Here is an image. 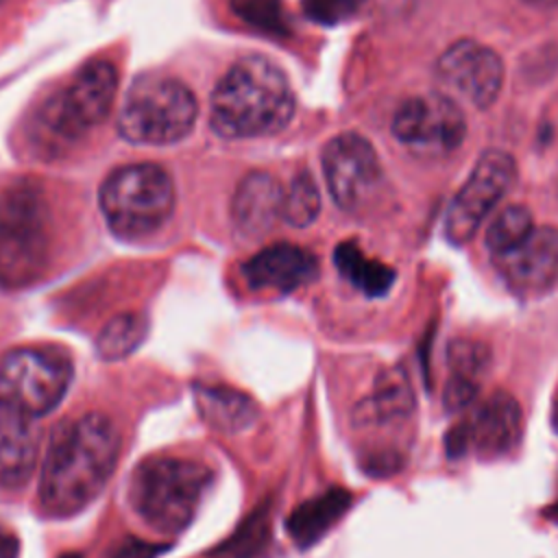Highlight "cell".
I'll return each instance as SVG.
<instances>
[{
    "label": "cell",
    "instance_id": "obj_1",
    "mask_svg": "<svg viewBox=\"0 0 558 558\" xmlns=\"http://www.w3.org/2000/svg\"><path fill=\"white\" fill-rule=\"evenodd\" d=\"M120 436L105 414L68 421L52 434L39 480V504L52 517L83 510L109 482Z\"/></svg>",
    "mask_w": 558,
    "mask_h": 558
},
{
    "label": "cell",
    "instance_id": "obj_2",
    "mask_svg": "<svg viewBox=\"0 0 558 558\" xmlns=\"http://www.w3.org/2000/svg\"><path fill=\"white\" fill-rule=\"evenodd\" d=\"M294 105V92L281 68L262 54H248L238 59L214 87L209 124L229 140L266 137L288 126Z\"/></svg>",
    "mask_w": 558,
    "mask_h": 558
},
{
    "label": "cell",
    "instance_id": "obj_3",
    "mask_svg": "<svg viewBox=\"0 0 558 558\" xmlns=\"http://www.w3.org/2000/svg\"><path fill=\"white\" fill-rule=\"evenodd\" d=\"M214 471L196 460L155 456L142 460L129 480V504L157 532L177 534L194 519Z\"/></svg>",
    "mask_w": 558,
    "mask_h": 558
},
{
    "label": "cell",
    "instance_id": "obj_4",
    "mask_svg": "<svg viewBox=\"0 0 558 558\" xmlns=\"http://www.w3.org/2000/svg\"><path fill=\"white\" fill-rule=\"evenodd\" d=\"M50 231L41 190L15 181L0 196V286L9 290L35 283L48 266Z\"/></svg>",
    "mask_w": 558,
    "mask_h": 558
},
{
    "label": "cell",
    "instance_id": "obj_5",
    "mask_svg": "<svg viewBox=\"0 0 558 558\" xmlns=\"http://www.w3.org/2000/svg\"><path fill=\"white\" fill-rule=\"evenodd\" d=\"M198 105L187 85L172 76H140L118 111V133L131 144L166 146L183 140L196 122Z\"/></svg>",
    "mask_w": 558,
    "mask_h": 558
},
{
    "label": "cell",
    "instance_id": "obj_6",
    "mask_svg": "<svg viewBox=\"0 0 558 558\" xmlns=\"http://www.w3.org/2000/svg\"><path fill=\"white\" fill-rule=\"evenodd\" d=\"M100 209L109 229L122 238H142L172 216L174 183L157 163L116 168L100 187Z\"/></svg>",
    "mask_w": 558,
    "mask_h": 558
},
{
    "label": "cell",
    "instance_id": "obj_7",
    "mask_svg": "<svg viewBox=\"0 0 558 558\" xmlns=\"http://www.w3.org/2000/svg\"><path fill=\"white\" fill-rule=\"evenodd\" d=\"M72 364L61 353L17 347L0 355V408L31 418L52 412L72 384Z\"/></svg>",
    "mask_w": 558,
    "mask_h": 558
},
{
    "label": "cell",
    "instance_id": "obj_8",
    "mask_svg": "<svg viewBox=\"0 0 558 558\" xmlns=\"http://www.w3.org/2000/svg\"><path fill=\"white\" fill-rule=\"evenodd\" d=\"M116 87V68L105 59L89 61L61 92L46 100L41 126L61 142L83 137L109 116Z\"/></svg>",
    "mask_w": 558,
    "mask_h": 558
},
{
    "label": "cell",
    "instance_id": "obj_9",
    "mask_svg": "<svg viewBox=\"0 0 558 558\" xmlns=\"http://www.w3.org/2000/svg\"><path fill=\"white\" fill-rule=\"evenodd\" d=\"M523 436V414L519 401L497 390L469 412L447 432L445 451L458 460L469 453L480 460H499L510 456Z\"/></svg>",
    "mask_w": 558,
    "mask_h": 558
},
{
    "label": "cell",
    "instance_id": "obj_10",
    "mask_svg": "<svg viewBox=\"0 0 558 558\" xmlns=\"http://www.w3.org/2000/svg\"><path fill=\"white\" fill-rule=\"evenodd\" d=\"M514 179L517 163L510 153L499 148L484 150L447 207L445 238L456 246L466 244L477 233L490 209L512 187Z\"/></svg>",
    "mask_w": 558,
    "mask_h": 558
},
{
    "label": "cell",
    "instance_id": "obj_11",
    "mask_svg": "<svg viewBox=\"0 0 558 558\" xmlns=\"http://www.w3.org/2000/svg\"><path fill=\"white\" fill-rule=\"evenodd\" d=\"M392 135L418 155H447L466 135V118L447 92L405 98L392 116Z\"/></svg>",
    "mask_w": 558,
    "mask_h": 558
},
{
    "label": "cell",
    "instance_id": "obj_12",
    "mask_svg": "<svg viewBox=\"0 0 558 558\" xmlns=\"http://www.w3.org/2000/svg\"><path fill=\"white\" fill-rule=\"evenodd\" d=\"M323 172L333 203L351 214L364 209L384 181L373 144L353 131L340 133L325 144Z\"/></svg>",
    "mask_w": 558,
    "mask_h": 558
},
{
    "label": "cell",
    "instance_id": "obj_13",
    "mask_svg": "<svg viewBox=\"0 0 558 558\" xmlns=\"http://www.w3.org/2000/svg\"><path fill=\"white\" fill-rule=\"evenodd\" d=\"M436 76L475 109H488L504 87L501 57L473 39L453 41L436 61Z\"/></svg>",
    "mask_w": 558,
    "mask_h": 558
},
{
    "label": "cell",
    "instance_id": "obj_14",
    "mask_svg": "<svg viewBox=\"0 0 558 558\" xmlns=\"http://www.w3.org/2000/svg\"><path fill=\"white\" fill-rule=\"evenodd\" d=\"M493 264L514 294L523 299L538 296L558 279V231L534 227L519 246L493 255Z\"/></svg>",
    "mask_w": 558,
    "mask_h": 558
},
{
    "label": "cell",
    "instance_id": "obj_15",
    "mask_svg": "<svg viewBox=\"0 0 558 558\" xmlns=\"http://www.w3.org/2000/svg\"><path fill=\"white\" fill-rule=\"evenodd\" d=\"M242 275L255 292L288 294L318 277V259L303 246L279 242L246 259Z\"/></svg>",
    "mask_w": 558,
    "mask_h": 558
},
{
    "label": "cell",
    "instance_id": "obj_16",
    "mask_svg": "<svg viewBox=\"0 0 558 558\" xmlns=\"http://www.w3.org/2000/svg\"><path fill=\"white\" fill-rule=\"evenodd\" d=\"M283 207V187L281 183L264 172H248L235 187L231 216L235 229L246 238L266 235L275 222L281 218Z\"/></svg>",
    "mask_w": 558,
    "mask_h": 558
},
{
    "label": "cell",
    "instance_id": "obj_17",
    "mask_svg": "<svg viewBox=\"0 0 558 558\" xmlns=\"http://www.w3.org/2000/svg\"><path fill=\"white\" fill-rule=\"evenodd\" d=\"M41 432L31 416L0 408V486L20 488L28 482L37 456Z\"/></svg>",
    "mask_w": 558,
    "mask_h": 558
},
{
    "label": "cell",
    "instance_id": "obj_18",
    "mask_svg": "<svg viewBox=\"0 0 558 558\" xmlns=\"http://www.w3.org/2000/svg\"><path fill=\"white\" fill-rule=\"evenodd\" d=\"M414 392L403 368L392 366L379 373L373 392L355 408L357 425H403L414 414Z\"/></svg>",
    "mask_w": 558,
    "mask_h": 558
},
{
    "label": "cell",
    "instance_id": "obj_19",
    "mask_svg": "<svg viewBox=\"0 0 558 558\" xmlns=\"http://www.w3.org/2000/svg\"><path fill=\"white\" fill-rule=\"evenodd\" d=\"M194 401L201 418L211 429L227 434L246 429L257 416L255 403L248 395L222 384H196Z\"/></svg>",
    "mask_w": 558,
    "mask_h": 558
},
{
    "label": "cell",
    "instance_id": "obj_20",
    "mask_svg": "<svg viewBox=\"0 0 558 558\" xmlns=\"http://www.w3.org/2000/svg\"><path fill=\"white\" fill-rule=\"evenodd\" d=\"M353 495L344 488H329L314 499L303 501L286 521L288 534L299 547H310L320 541L349 510Z\"/></svg>",
    "mask_w": 558,
    "mask_h": 558
},
{
    "label": "cell",
    "instance_id": "obj_21",
    "mask_svg": "<svg viewBox=\"0 0 558 558\" xmlns=\"http://www.w3.org/2000/svg\"><path fill=\"white\" fill-rule=\"evenodd\" d=\"M333 264L338 268V272L353 286L357 288L362 294L371 296V299H377V296H384L397 275L390 266L368 257L353 240H347V242H340L333 251Z\"/></svg>",
    "mask_w": 558,
    "mask_h": 558
},
{
    "label": "cell",
    "instance_id": "obj_22",
    "mask_svg": "<svg viewBox=\"0 0 558 558\" xmlns=\"http://www.w3.org/2000/svg\"><path fill=\"white\" fill-rule=\"evenodd\" d=\"M148 333V318L140 312H122L113 316L96 338V351L102 360H124Z\"/></svg>",
    "mask_w": 558,
    "mask_h": 558
},
{
    "label": "cell",
    "instance_id": "obj_23",
    "mask_svg": "<svg viewBox=\"0 0 558 558\" xmlns=\"http://www.w3.org/2000/svg\"><path fill=\"white\" fill-rule=\"evenodd\" d=\"M532 231H534L532 211L525 205H508L486 227L484 242L493 255H501L519 246Z\"/></svg>",
    "mask_w": 558,
    "mask_h": 558
},
{
    "label": "cell",
    "instance_id": "obj_24",
    "mask_svg": "<svg viewBox=\"0 0 558 558\" xmlns=\"http://www.w3.org/2000/svg\"><path fill=\"white\" fill-rule=\"evenodd\" d=\"M320 211V194L316 181L307 170H301L292 177L288 187L283 190V207L281 218L292 227H307L316 220Z\"/></svg>",
    "mask_w": 558,
    "mask_h": 558
},
{
    "label": "cell",
    "instance_id": "obj_25",
    "mask_svg": "<svg viewBox=\"0 0 558 558\" xmlns=\"http://www.w3.org/2000/svg\"><path fill=\"white\" fill-rule=\"evenodd\" d=\"M447 364L449 375L480 384L490 366V347L475 338H456L447 347Z\"/></svg>",
    "mask_w": 558,
    "mask_h": 558
},
{
    "label": "cell",
    "instance_id": "obj_26",
    "mask_svg": "<svg viewBox=\"0 0 558 558\" xmlns=\"http://www.w3.org/2000/svg\"><path fill=\"white\" fill-rule=\"evenodd\" d=\"M270 536V523H268V512L264 508L251 512V517L238 527V532L227 538L220 549H216L218 556L225 558H253L257 556Z\"/></svg>",
    "mask_w": 558,
    "mask_h": 558
},
{
    "label": "cell",
    "instance_id": "obj_27",
    "mask_svg": "<svg viewBox=\"0 0 558 558\" xmlns=\"http://www.w3.org/2000/svg\"><path fill=\"white\" fill-rule=\"evenodd\" d=\"M233 11L240 20L266 33L283 31V15L279 9V0H231Z\"/></svg>",
    "mask_w": 558,
    "mask_h": 558
},
{
    "label": "cell",
    "instance_id": "obj_28",
    "mask_svg": "<svg viewBox=\"0 0 558 558\" xmlns=\"http://www.w3.org/2000/svg\"><path fill=\"white\" fill-rule=\"evenodd\" d=\"M366 0H303L307 15L323 24H336L351 17Z\"/></svg>",
    "mask_w": 558,
    "mask_h": 558
},
{
    "label": "cell",
    "instance_id": "obj_29",
    "mask_svg": "<svg viewBox=\"0 0 558 558\" xmlns=\"http://www.w3.org/2000/svg\"><path fill=\"white\" fill-rule=\"evenodd\" d=\"M480 392V384L458 377V375H449L445 388H442V405L447 412H464L469 410Z\"/></svg>",
    "mask_w": 558,
    "mask_h": 558
},
{
    "label": "cell",
    "instance_id": "obj_30",
    "mask_svg": "<svg viewBox=\"0 0 558 558\" xmlns=\"http://www.w3.org/2000/svg\"><path fill=\"white\" fill-rule=\"evenodd\" d=\"M166 545L161 543H148L144 538L126 536L116 547H111L107 558H159L163 554Z\"/></svg>",
    "mask_w": 558,
    "mask_h": 558
},
{
    "label": "cell",
    "instance_id": "obj_31",
    "mask_svg": "<svg viewBox=\"0 0 558 558\" xmlns=\"http://www.w3.org/2000/svg\"><path fill=\"white\" fill-rule=\"evenodd\" d=\"M17 538L4 530H0V558H17Z\"/></svg>",
    "mask_w": 558,
    "mask_h": 558
},
{
    "label": "cell",
    "instance_id": "obj_32",
    "mask_svg": "<svg viewBox=\"0 0 558 558\" xmlns=\"http://www.w3.org/2000/svg\"><path fill=\"white\" fill-rule=\"evenodd\" d=\"M545 517H549V519L558 521V497L554 499V504H551V506H547V508H545Z\"/></svg>",
    "mask_w": 558,
    "mask_h": 558
},
{
    "label": "cell",
    "instance_id": "obj_33",
    "mask_svg": "<svg viewBox=\"0 0 558 558\" xmlns=\"http://www.w3.org/2000/svg\"><path fill=\"white\" fill-rule=\"evenodd\" d=\"M525 4H532V7H556L558 0H521Z\"/></svg>",
    "mask_w": 558,
    "mask_h": 558
},
{
    "label": "cell",
    "instance_id": "obj_34",
    "mask_svg": "<svg viewBox=\"0 0 558 558\" xmlns=\"http://www.w3.org/2000/svg\"><path fill=\"white\" fill-rule=\"evenodd\" d=\"M61 558H81L78 554H65V556H61Z\"/></svg>",
    "mask_w": 558,
    "mask_h": 558
}]
</instances>
